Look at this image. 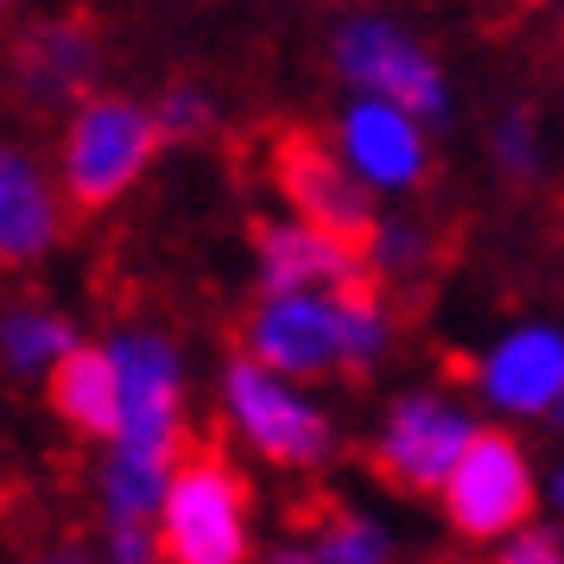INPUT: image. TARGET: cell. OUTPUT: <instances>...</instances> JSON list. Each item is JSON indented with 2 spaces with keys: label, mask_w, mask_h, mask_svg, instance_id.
Returning <instances> with one entry per match:
<instances>
[{
  "label": "cell",
  "mask_w": 564,
  "mask_h": 564,
  "mask_svg": "<svg viewBox=\"0 0 564 564\" xmlns=\"http://www.w3.org/2000/svg\"><path fill=\"white\" fill-rule=\"evenodd\" d=\"M108 356L121 375V432L102 463L108 527H159L165 488L178 476L184 451V368L178 349L159 330H115Z\"/></svg>",
  "instance_id": "cell-1"
},
{
  "label": "cell",
  "mask_w": 564,
  "mask_h": 564,
  "mask_svg": "<svg viewBox=\"0 0 564 564\" xmlns=\"http://www.w3.org/2000/svg\"><path fill=\"white\" fill-rule=\"evenodd\" d=\"M393 349V305L381 280L349 292H292L260 299L248 317V361H260L280 381L305 375H361Z\"/></svg>",
  "instance_id": "cell-2"
},
{
  "label": "cell",
  "mask_w": 564,
  "mask_h": 564,
  "mask_svg": "<svg viewBox=\"0 0 564 564\" xmlns=\"http://www.w3.org/2000/svg\"><path fill=\"white\" fill-rule=\"evenodd\" d=\"M248 520H254V495L241 482V469L216 444H191L159 508L165 564H248L254 552Z\"/></svg>",
  "instance_id": "cell-3"
},
{
  "label": "cell",
  "mask_w": 564,
  "mask_h": 564,
  "mask_svg": "<svg viewBox=\"0 0 564 564\" xmlns=\"http://www.w3.org/2000/svg\"><path fill=\"white\" fill-rule=\"evenodd\" d=\"M165 147L159 115L133 96H89L64 128V191L77 209H108Z\"/></svg>",
  "instance_id": "cell-4"
},
{
  "label": "cell",
  "mask_w": 564,
  "mask_h": 564,
  "mask_svg": "<svg viewBox=\"0 0 564 564\" xmlns=\"http://www.w3.org/2000/svg\"><path fill=\"white\" fill-rule=\"evenodd\" d=\"M223 406L229 425L241 432V444L267 457L273 469H324L336 457V425L324 406H311L305 393H292V381L267 375L260 361L235 356L223 375Z\"/></svg>",
  "instance_id": "cell-5"
},
{
  "label": "cell",
  "mask_w": 564,
  "mask_h": 564,
  "mask_svg": "<svg viewBox=\"0 0 564 564\" xmlns=\"http://www.w3.org/2000/svg\"><path fill=\"white\" fill-rule=\"evenodd\" d=\"M273 184H280L285 204L299 209V223L349 241L361 254H375V241H381L375 191L356 178V165L343 159V147L317 140L311 128H285L273 140Z\"/></svg>",
  "instance_id": "cell-6"
},
{
  "label": "cell",
  "mask_w": 564,
  "mask_h": 564,
  "mask_svg": "<svg viewBox=\"0 0 564 564\" xmlns=\"http://www.w3.org/2000/svg\"><path fill=\"white\" fill-rule=\"evenodd\" d=\"M437 501H444V520H451L463 539H513V533H527L533 501H539L527 444H520L513 432L482 425V432L469 437V451H463V463L451 469V482H444Z\"/></svg>",
  "instance_id": "cell-7"
},
{
  "label": "cell",
  "mask_w": 564,
  "mask_h": 564,
  "mask_svg": "<svg viewBox=\"0 0 564 564\" xmlns=\"http://www.w3.org/2000/svg\"><path fill=\"white\" fill-rule=\"evenodd\" d=\"M336 70L368 102H387L400 115H419V121H437L451 108V89H444V70L432 64V52L381 13H356L336 26Z\"/></svg>",
  "instance_id": "cell-8"
},
{
  "label": "cell",
  "mask_w": 564,
  "mask_h": 564,
  "mask_svg": "<svg viewBox=\"0 0 564 564\" xmlns=\"http://www.w3.org/2000/svg\"><path fill=\"white\" fill-rule=\"evenodd\" d=\"M482 425H469V412L444 393H400L381 419L375 437V469L381 482L406 488V495H444L451 469L463 463L469 437Z\"/></svg>",
  "instance_id": "cell-9"
},
{
  "label": "cell",
  "mask_w": 564,
  "mask_h": 564,
  "mask_svg": "<svg viewBox=\"0 0 564 564\" xmlns=\"http://www.w3.org/2000/svg\"><path fill=\"white\" fill-rule=\"evenodd\" d=\"M260 260V299H292V292H349V285L381 280L375 260L336 241V235L311 229V223H267L254 235Z\"/></svg>",
  "instance_id": "cell-10"
},
{
  "label": "cell",
  "mask_w": 564,
  "mask_h": 564,
  "mask_svg": "<svg viewBox=\"0 0 564 564\" xmlns=\"http://www.w3.org/2000/svg\"><path fill=\"white\" fill-rule=\"evenodd\" d=\"M343 159L356 165V178L368 184V191H412V184H425V133H419V121L412 115H400V108L387 102H368V96H356L349 102V115H343Z\"/></svg>",
  "instance_id": "cell-11"
},
{
  "label": "cell",
  "mask_w": 564,
  "mask_h": 564,
  "mask_svg": "<svg viewBox=\"0 0 564 564\" xmlns=\"http://www.w3.org/2000/svg\"><path fill=\"white\" fill-rule=\"evenodd\" d=\"M64 204L26 147L0 140V267H32L57 248Z\"/></svg>",
  "instance_id": "cell-12"
},
{
  "label": "cell",
  "mask_w": 564,
  "mask_h": 564,
  "mask_svg": "<svg viewBox=\"0 0 564 564\" xmlns=\"http://www.w3.org/2000/svg\"><path fill=\"white\" fill-rule=\"evenodd\" d=\"M482 393L501 412H552L564 400V330L520 324L482 361Z\"/></svg>",
  "instance_id": "cell-13"
},
{
  "label": "cell",
  "mask_w": 564,
  "mask_h": 564,
  "mask_svg": "<svg viewBox=\"0 0 564 564\" xmlns=\"http://www.w3.org/2000/svg\"><path fill=\"white\" fill-rule=\"evenodd\" d=\"M96 64H102V39L89 20H45V26H26L13 45V83L32 102H77Z\"/></svg>",
  "instance_id": "cell-14"
},
{
  "label": "cell",
  "mask_w": 564,
  "mask_h": 564,
  "mask_svg": "<svg viewBox=\"0 0 564 564\" xmlns=\"http://www.w3.org/2000/svg\"><path fill=\"white\" fill-rule=\"evenodd\" d=\"M45 406L70 425V432L83 437H102V444H115V432H121V375H115V356L102 349H70V356L57 361L52 375H45Z\"/></svg>",
  "instance_id": "cell-15"
},
{
  "label": "cell",
  "mask_w": 564,
  "mask_h": 564,
  "mask_svg": "<svg viewBox=\"0 0 564 564\" xmlns=\"http://www.w3.org/2000/svg\"><path fill=\"white\" fill-rule=\"evenodd\" d=\"M267 564H393V539L356 508H324V520L311 527V539L273 545Z\"/></svg>",
  "instance_id": "cell-16"
},
{
  "label": "cell",
  "mask_w": 564,
  "mask_h": 564,
  "mask_svg": "<svg viewBox=\"0 0 564 564\" xmlns=\"http://www.w3.org/2000/svg\"><path fill=\"white\" fill-rule=\"evenodd\" d=\"M70 349H83V343L64 311H52V305L0 311V368H13V375H52Z\"/></svg>",
  "instance_id": "cell-17"
},
{
  "label": "cell",
  "mask_w": 564,
  "mask_h": 564,
  "mask_svg": "<svg viewBox=\"0 0 564 564\" xmlns=\"http://www.w3.org/2000/svg\"><path fill=\"white\" fill-rule=\"evenodd\" d=\"M495 159H501L508 178H533L539 172V121L527 108H513L508 121L495 128Z\"/></svg>",
  "instance_id": "cell-18"
},
{
  "label": "cell",
  "mask_w": 564,
  "mask_h": 564,
  "mask_svg": "<svg viewBox=\"0 0 564 564\" xmlns=\"http://www.w3.org/2000/svg\"><path fill=\"white\" fill-rule=\"evenodd\" d=\"M153 115H159V133H165V140H197V133L209 128V96L191 89V83H178V89L159 96Z\"/></svg>",
  "instance_id": "cell-19"
},
{
  "label": "cell",
  "mask_w": 564,
  "mask_h": 564,
  "mask_svg": "<svg viewBox=\"0 0 564 564\" xmlns=\"http://www.w3.org/2000/svg\"><path fill=\"white\" fill-rule=\"evenodd\" d=\"M102 564H165V552H159V527H108Z\"/></svg>",
  "instance_id": "cell-20"
},
{
  "label": "cell",
  "mask_w": 564,
  "mask_h": 564,
  "mask_svg": "<svg viewBox=\"0 0 564 564\" xmlns=\"http://www.w3.org/2000/svg\"><path fill=\"white\" fill-rule=\"evenodd\" d=\"M501 564H564V539L552 527H527L501 545Z\"/></svg>",
  "instance_id": "cell-21"
},
{
  "label": "cell",
  "mask_w": 564,
  "mask_h": 564,
  "mask_svg": "<svg viewBox=\"0 0 564 564\" xmlns=\"http://www.w3.org/2000/svg\"><path fill=\"white\" fill-rule=\"evenodd\" d=\"M32 564H96V558H89L83 545H52V552H39Z\"/></svg>",
  "instance_id": "cell-22"
},
{
  "label": "cell",
  "mask_w": 564,
  "mask_h": 564,
  "mask_svg": "<svg viewBox=\"0 0 564 564\" xmlns=\"http://www.w3.org/2000/svg\"><path fill=\"white\" fill-rule=\"evenodd\" d=\"M552 495H558V501H564V476H558V482H552Z\"/></svg>",
  "instance_id": "cell-23"
},
{
  "label": "cell",
  "mask_w": 564,
  "mask_h": 564,
  "mask_svg": "<svg viewBox=\"0 0 564 564\" xmlns=\"http://www.w3.org/2000/svg\"><path fill=\"white\" fill-rule=\"evenodd\" d=\"M0 7H13V0H0Z\"/></svg>",
  "instance_id": "cell-24"
}]
</instances>
